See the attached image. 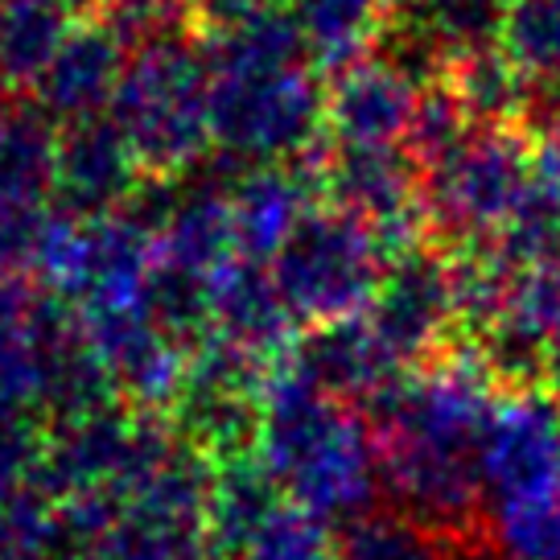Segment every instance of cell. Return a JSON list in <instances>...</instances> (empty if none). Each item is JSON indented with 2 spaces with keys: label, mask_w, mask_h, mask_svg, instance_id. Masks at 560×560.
I'll return each mask as SVG.
<instances>
[{
  "label": "cell",
  "mask_w": 560,
  "mask_h": 560,
  "mask_svg": "<svg viewBox=\"0 0 560 560\" xmlns=\"http://www.w3.org/2000/svg\"><path fill=\"white\" fill-rule=\"evenodd\" d=\"M260 457L289 503L330 527L380 508V445L368 412L330 400L284 359L264 387Z\"/></svg>",
  "instance_id": "obj_1"
},
{
  "label": "cell",
  "mask_w": 560,
  "mask_h": 560,
  "mask_svg": "<svg viewBox=\"0 0 560 560\" xmlns=\"http://www.w3.org/2000/svg\"><path fill=\"white\" fill-rule=\"evenodd\" d=\"M210 137L235 165H301L322 153L326 100L272 50H252L210 95Z\"/></svg>",
  "instance_id": "obj_2"
},
{
  "label": "cell",
  "mask_w": 560,
  "mask_h": 560,
  "mask_svg": "<svg viewBox=\"0 0 560 560\" xmlns=\"http://www.w3.org/2000/svg\"><path fill=\"white\" fill-rule=\"evenodd\" d=\"M532 165V137L511 128H474L450 158L424 170L429 244L445 252L490 244L520 207Z\"/></svg>",
  "instance_id": "obj_3"
},
{
  "label": "cell",
  "mask_w": 560,
  "mask_h": 560,
  "mask_svg": "<svg viewBox=\"0 0 560 560\" xmlns=\"http://www.w3.org/2000/svg\"><path fill=\"white\" fill-rule=\"evenodd\" d=\"M268 268L301 326H326L368 314L384 280L387 252L359 219L317 207Z\"/></svg>",
  "instance_id": "obj_4"
},
{
  "label": "cell",
  "mask_w": 560,
  "mask_h": 560,
  "mask_svg": "<svg viewBox=\"0 0 560 560\" xmlns=\"http://www.w3.org/2000/svg\"><path fill=\"white\" fill-rule=\"evenodd\" d=\"M268 371L272 363L223 338H210L186 354V375L165 412V424L210 466L260 454Z\"/></svg>",
  "instance_id": "obj_5"
},
{
  "label": "cell",
  "mask_w": 560,
  "mask_h": 560,
  "mask_svg": "<svg viewBox=\"0 0 560 560\" xmlns=\"http://www.w3.org/2000/svg\"><path fill=\"white\" fill-rule=\"evenodd\" d=\"M322 207L359 219L392 256L429 244L424 170L404 144H330L314 158Z\"/></svg>",
  "instance_id": "obj_6"
},
{
  "label": "cell",
  "mask_w": 560,
  "mask_h": 560,
  "mask_svg": "<svg viewBox=\"0 0 560 560\" xmlns=\"http://www.w3.org/2000/svg\"><path fill=\"white\" fill-rule=\"evenodd\" d=\"M120 137L144 177H186L207 161L210 95L186 58L158 54L132 74L120 100Z\"/></svg>",
  "instance_id": "obj_7"
},
{
  "label": "cell",
  "mask_w": 560,
  "mask_h": 560,
  "mask_svg": "<svg viewBox=\"0 0 560 560\" xmlns=\"http://www.w3.org/2000/svg\"><path fill=\"white\" fill-rule=\"evenodd\" d=\"M487 508L508 511L560 482V400L544 384L503 387L478 433Z\"/></svg>",
  "instance_id": "obj_8"
},
{
  "label": "cell",
  "mask_w": 560,
  "mask_h": 560,
  "mask_svg": "<svg viewBox=\"0 0 560 560\" xmlns=\"http://www.w3.org/2000/svg\"><path fill=\"white\" fill-rule=\"evenodd\" d=\"M368 322L404 368H420L462 342L454 289V256L438 244H420L392 256L375 289Z\"/></svg>",
  "instance_id": "obj_9"
},
{
  "label": "cell",
  "mask_w": 560,
  "mask_h": 560,
  "mask_svg": "<svg viewBox=\"0 0 560 560\" xmlns=\"http://www.w3.org/2000/svg\"><path fill=\"white\" fill-rule=\"evenodd\" d=\"M284 363L298 375H305L317 392H326L330 400L359 408V412H368L408 371L375 334L368 314L326 322V326H305L293 350L284 354Z\"/></svg>",
  "instance_id": "obj_10"
},
{
  "label": "cell",
  "mask_w": 560,
  "mask_h": 560,
  "mask_svg": "<svg viewBox=\"0 0 560 560\" xmlns=\"http://www.w3.org/2000/svg\"><path fill=\"white\" fill-rule=\"evenodd\" d=\"M322 207L314 161L301 165H244L231 182V223L240 260L272 264L310 210Z\"/></svg>",
  "instance_id": "obj_11"
},
{
  "label": "cell",
  "mask_w": 560,
  "mask_h": 560,
  "mask_svg": "<svg viewBox=\"0 0 560 560\" xmlns=\"http://www.w3.org/2000/svg\"><path fill=\"white\" fill-rule=\"evenodd\" d=\"M100 359L112 384H120L124 396L137 404L140 417L170 412L186 375V350L174 338H165L140 305L107 310L100 322Z\"/></svg>",
  "instance_id": "obj_12"
},
{
  "label": "cell",
  "mask_w": 560,
  "mask_h": 560,
  "mask_svg": "<svg viewBox=\"0 0 560 560\" xmlns=\"http://www.w3.org/2000/svg\"><path fill=\"white\" fill-rule=\"evenodd\" d=\"M305 330L280 293L268 264L231 260L214 277V338L256 354L264 363L284 359Z\"/></svg>",
  "instance_id": "obj_13"
},
{
  "label": "cell",
  "mask_w": 560,
  "mask_h": 560,
  "mask_svg": "<svg viewBox=\"0 0 560 560\" xmlns=\"http://www.w3.org/2000/svg\"><path fill=\"white\" fill-rule=\"evenodd\" d=\"M289 508V494L260 454L214 466L207 503V552L214 560H240L244 548Z\"/></svg>",
  "instance_id": "obj_14"
},
{
  "label": "cell",
  "mask_w": 560,
  "mask_h": 560,
  "mask_svg": "<svg viewBox=\"0 0 560 560\" xmlns=\"http://www.w3.org/2000/svg\"><path fill=\"white\" fill-rule=\"evenodd\" d=\"M417 112L412 88L387 70H359L326 104L330 144H404Z\"/></svg>",
  "instance_id": "obj_15"
},
{
  "label": "cell",
  "mask_w": 560,
  "mask_h": 560,
  "mask_svg": "<svg viewBox=\"0 0 560 560\" xmlns=\"http://www.w3.org/2000/svg\"><path fill=\"white\" fill-rule=\"evenodd\" d=\"M140 310L165 338L190 354L214 338V277L158 260L140 289Z\"/></svg>",
  "instance_id": "obj_16"
},
{
  "label": "cell",
  "mask_w": 560,
  "mask_h": 560,
  "mask_svg": "<svg viewBox=\"0 0 560 560\" xmlns=\"http://www.w3.org/2000/svg\"><path fill=\"white\" fill-rule=\"evenodd\" d=\"M338 560H462L438 532L396 508H375L338 532Z\"/></svg>",
  "instance_id": "obj_17"
},
{
  "label": "cell",
  "mask_w": 560,
  "mask_h": 560,
  "mask_svg": "<svg viewBox=\"0 0 560 560\" xmlns=\"http://www.w3.org/2000/svg\"><path fill=\"white\" fill-rule=\"evenodd\" d=\"M67 177L83 207L104 210L120 198H132L144 182V170L120 132H91L70 149Z\"/></svg>",
  "instance_id": "obj_18"
},
{
  "label": "cell",
  "mask_w": 560,
  "mask_h": 560,
  "mask_svg": "<svg viewBox=\"0 0 560 560\" xmlns=\"http://www.w3.org/2000/svg\"><path fill=\"white\" fill-rule=\"evenodd\" d=\"M240 560H338V532L305 508L289 503L247 544Z\"/></svg>",
  "instance_id": "obj_19"
},
{
  "label": "cell",
  "mask_w": 560,
  "mask_h": 560,
  "mask_svg": "<svg viewBox=\"0 0 560 560\" xmlns=\"http://www.w3.org/2000/svg\"><path fill=\"white\" fill-rule=\"evenodd\" d=\"M470 132V112L462 107V100L445 95V91H433V95L417 100V112H412L408 132H404V149H408V158L417 161L420 170H433Z\"/></svg>",
  "instance_id": "obj_20"
},
{
  "label": "cell",
  "mask_w": 560,
  "mask_h": 560,
  "mask_svg": "<svg viewBox=\"0 0 560 560\" xmlns=\"http://www.w3.org/2000/svg\"><path fill=\"white\" fill-rule=\"evenodd\" d=\"M544 387L560 400V338L548 347V359H544Z\"/></svg>",
  "instance_id": "obj_21"
},
{
  "label": "cell",
  "mask_w": 560,
  "mask_h": 560,
  "mask_svg": "<svg viewBox=\"0 0 560 560\" xmlns=\"http://www.w3.org/2000/svg\"><path fill=\"white\" fill-rule=\"evenodd\" d=\"M482 560H499V557H482Z\"/></svg>",
  "instance_id": "obj_22"
}]
</instances>
